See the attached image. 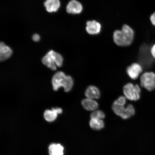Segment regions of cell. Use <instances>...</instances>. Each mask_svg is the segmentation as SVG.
<instances>
[{
	"label": "cell",
	"instance_id": "ac0fdd59",
	"mask_svg": "<svg viewBox=\"0 0 155 155\" xmlns=\"http://www.w3.org/2000/svg\"><path fill=\"white\" fill-rule=\"evenodd\" d=\"M127 99L124 96L120 97L114 102L113 104L119 105H125L127 103Z\"/></svg>",
	"mask_w": 155,
	"mask_h": 155
},
{
	"label": "cell",
	"instance_id": "8fae6325",
	"mask_svg": "<svg viewBox=\"0 0 155 155\" xmlns=\"http://www.w3.org/2000/svg\"><path fill=\"white\" fill-rule=\"evenodd\" d=\"M44 5L46 11L49 13L57 12L61 6L59 0H46Z\"/></svg>",
	"mask_w": 155,
	"mask_h": 155
},
{
	"label": "cell",
	"instance_id": "4fadbf2b",
	"mask_svg": "<svg viewBox=\"0 0 155 155\" xmlns=\"http://www.w3.org/2000/svg\"><path fill=\"white\" fill-rule=\"evenodd\" d=\"M82 105L85 109L89 111H94L98 107V104L95 100L86 98L82 101Z\"/></svg>",
	"mask_w": 155,
	"mask_h": 155
},
{
	"label": "cell",
	"instance_id": "8992f818",
	"mask_svg": "<svg viewBox=\"0 0 155 155\" xmlns=\"http://www.w3.org/2000/svg\"><path fill=\"white\" fill-rule=\"evenodd\" d=\"M141 86L148 91L155 89V74L153 72H147L143 74L140 77Z\"/></svg>",
	"mask_w": 155,
	"mask_h": 155
},
{
	"label": "cell",
	"instance_id": "44dd1931",
	"mask_svg": "<svg viewBox=\"0 0 155 155\" xmlns=\"http://www.w3.org/2000/svg\"><path fill=\"white\" fill-rule=\"evenodd\" d=\"M150 20L152 24L155 26V12L153 13L150 17Z\"/></svg>",
	"mask_w": 155,
	"mask_h": 155
},
{
	"label": "cell",
	"instance_id": "e0dca14e",
	"mask_svg": "<svg viewBox=\"0 0 155 155\" xmlns=\"http://www.w3.org/2000/svg\"><path fill=\"white\" fill-rule=\"evenodd\" d=\"M105 117V114L103 111L100 110H96L92 111L91 114V118H96L103 120Z\"/></svg>",
	"mask_w": 155,
	"mask_h": 155
},
{
	"label": "cell",
	"instance_id": "52a82bcc",
	"mask_svg": "<svg viewBox=\"0 0 155 155\" xmlns=\"http://www.w3.org/2000/svg\"><path fill=\"white\" fill-rule=\"evenodd\" d=\"M142 71L143 69L141 65L137 63L132 64L127 69V74L133 80H135L138 78Z\"/></svg>",
	"mask_w": 155,
	"mask_h": 155
},
{
	"label": "cell",
	"instance_id": "5b68a950",
	"mask_svg": "<svg viewBox=\"0 0 155 155\" xmlns=\"http://www.w3.org/2000/svg\"><path fill=\"white\" fill-rule=\"evenodd\" d=\"M112 109L116 115L120 116L123 119H128L135 114V108L131 104H128L125 107V105L113 104Z\"/></svg>",
	"mask_w": 155,
	"mask_h": 155
},
{
	"label": "cell",
	"instance_id": "ffe728a7",
	"mask_svg": "<svg viewBox=\"0 0 155 155\" xmlns=\"http://www.w3.org/2000/svg\"><path fill=\"white\" fill-rule=\"evenodd\" d=\"M150 53L153 57L155 59V44L151 48Z\"/></svg>",
	"mask_w": 155,
	"mask_h": 155
},
{
	"label": "cell",
	"instance_id": "d6986e66",
	"mask_svg": "<svg viewBox=\"0 0 155 155\" xmlns=\"http://www.w3.org/2000/svg\"><path fill=\"white\" fill-rule=\"evenodd\" d=\"M40 39V36L38 34H35L32 36V39L35 42L39 41Z\"/></svg>",
	"mask_w": 155,
	"mask_h": 155
},
{
	"label": "cell",
	"instance_id": "9c48e42d",
	"mask_svg": "<svg viewBox=\"0 0 155 155\" xmlns=\"http://www.w3.org/2000/svg\"><path fill=\"white\" fill-rule=\"evenodd\" d=\"M101 29V25L97 21H90L87 22L86 30L89 34L94 35L99 34Z\"/></svg>",
	"mask_w": 155,
	"mask_h": 155
},
{
	"label": "cell",
	"instance_id": "ba28073f",
	"mask_svg": "<svg viewBox=\"0 0 155 155\" xmlns=\"http://www.w3.org/2000/svg\"><path fill=\"white\" fill-rule=\"evenodd\" d=\"M83 6L80 2L76 0H72L68 4L66 10L69 14H79L82 12Z\"/></svg>",
	"mask_w": 155,
	"mask_h": 155
},
{
	"label": "cell",
	"instance_id": "9a60e30c",
	"mask_svg": "<svg viewBox=\"0 0 155 155\" xmlns=\"http://www.w3.org/2000/svg\"><path fill=\"white\" fill-rule=\"evenodd\" d=\"M64 148L59 144L53 143L48 147V153L50 155H64Z\"/></svg>",
	"mask_w": 155,
	"mask_h": 155
},
{
	"label": "cell",
	"instance_id": "7a4b0ae2",
	"mask_svg": "<svg viewBox=\"0 0 155 155\" xmlns=\"http://www.w3.org/2000/svg\"><path fill=\"white\" fill-rule=\"evenodd\" d=\"M52 84L55 91H57L60 88L63 87L65 92H69L72 89L74 82L72 77L66 75L62 71H59L52 78Z\"/></svg>",
	"mask_w": 155,
	"mask_h": 155
},
{
	"label": "cell",
	"instance_id": "6da1fadb",
	"mask_svg": "<svg viewBox=\"0 0 155 155\" xmlns=\"http://www.w3.org/2000/svg\"><path fill=\"white\" fill-rule=\"evenodd\" d=\"M134 37V32L130 26L124 25L121 30H117L114 32L113 40L117 45L128 46L132 43Z\"/></svg>",
	"mask_w": 155,
	"mask_h": 155
},
{
	"label": "cell",
	"instance_id": "2e32d148",
	"mask_svg": "<svg viewBox=\"0 0 155 155\" xmlns=\"http://www.w3.org/2000/svg\"><path fill=\"white\" fill-rule=\"evenodd\" d=\"M90 125L92 129L94 130H99L103 128L104 124L103 120L91 118Z\"/></svg>",
	"mask_w": 155,
	"mask_h": 155
},
{
	"label": "cell",
	"instance_id": "7c38bea8",
	"mask_svg": "<svg viewBox=\"0 0 155 155\" xmlns=\"http://www.w3.org/2000/svg\"><path fill=\"white\" fill-rule=\"evenodd\" d=\"M12 51L11 48L1 42L0 44V60L1 61H5L10 57L12 55Z\"/></svg>",
	"mask_w": 155,
	"mask_h": 155
},
{
	"label": "cell",
	"instance_id": "30bf717a",
	"mask_svg": "<svg viewBox=\"0 0 155 155\" xmlns=\"http://www.w3.org/2000/svg\"><path fill=\"white\" fill-rule=\"evenodd\" d=\"M62 112L61 108H53L51 110H45L44 114V117L46 121L51 122L55 121L58 117V114Z\"/></svg>",
	"mask_w": 155,
	"mask_h": 155
},
{
	"label": "cell",
	"instance_id": "5bb4252c",
	"mask_svg": "<svg viewBox=\"0 0 155 155\" xmlns=\"http://www.w3.org/2000/svg\"><path fill=\"white\" fill-rule=\"evenodd\" d=\"M85 94L87 98L95 100L99 98L101 96L99 90L96 87L94 86L88 87L85 92Z\"/></svg>",
	"mask_w": 155,
	"mask_h": 155
},
{
	"label": "cell",
	"instance_id": "277c9868",
	"mask_svg": "<svg viewBox=\"0 0 155 155\" xmlns=\"http://www.w3.org/2000/svg\"><path fill=\"white\" fill-rule=\"evenodd\" d=\"M123 93L127 99L137 101L140 98L141 89L138 85L128 83L124 87Z\"/></svg>",
	"mask_w": 155,
	"mask_h": 155
},
{
	"label": "cell",
	"instance_id": "3957f363",
	"mask_svg": "<svg viewBox=\"0 0 155 155\" xmlns=\"http://www.w3.org/2000/svg\"><path fill=\"white\" fill-rule=\"evenodd\" d=\"M42 63L53 71H55L57 67H60L63 65V58L61 54L50 50L42 59Z\"/></svg>",
	"mask_w": 155,
	"mask_h": 155
}]
</instances>
